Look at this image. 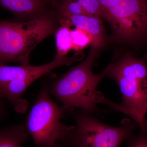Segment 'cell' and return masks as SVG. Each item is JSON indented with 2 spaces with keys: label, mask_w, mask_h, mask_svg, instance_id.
I'll use <instances>...</instances> for the list:
<instances>
[{
  "label": "cell",
  "mask_w": 147,
  "mask_h": 147,
  "mask_svg": "<svg viewBox=\"0 0 147 147\" xmlns=\"http://www.w3.org/2000/svg\"><path fill=\"white\" fill-rule=\"evenodd\" d=\"M98 47L91 45L86 58L70 68L50 86V95L60 101L67 113L74 108L91 114L99 112L94 98L98 84L106 74L110 64L101 73L95 74L92 67L98 52Z\"/></svg>",
  "instance_id": "cell-1"
},
{
  "label": "cell",
  "mask_w": 147,
  "mask_h": 147,
  "mask_svg": "<svg viewBox=\"0 0 147 147\" xmlns=\"http://www.w3.org/2000/svg\"><path fill=\"white\" fill-rule=\"evenodd\" d=\"M60 26L54 9L47 15L25 22L0 19V64L30 65L32 50Z\"/></svg>",
  "instance_id": "cell-2"
},
{
  "label": "cell",
  "mask_w": 147,
  "mask_h": 147,
  "mask_svg": "<svg viewBox=\"0 0 147 147\" xmlns=\"http://www.w3.org/2000/svg\"><path fill=\"white\" fill-rule=\"evenodd\" d=\"M50 86L46 83L42 84L24 123L36 147H56L74 127L61 122L67 113L51 99Z\"/></svg>",
  "instance_id": "cell-3"
},
{
  "label": "cell",
  "mask_w": 147,
  "mask_h": 147,
  "mask_svg": "<svg viewBox=\"0 0 147 147\" xmlns=\"http://www.w3.org/2000/svg\"><path fill=\"white\" fill-rule=\"evenodd\" d=\"M71 113L76 126L62 142L69 147H120L138 125L135 122L124 119L120 126H111L79 109Z\"/></svg>",
  "instance_id": "cell-4"
},
{
  "label": "cell",
  "mask_w": 147,
  "mask_h": 147,
  "mask_svg": "<svg viewBox=\"0 0 147 147\" xmlns=\"http://www.w3.org/2000/svg\"><path fill=\"white\" fill-rule=\"evenodd\" d=\"M81 59L79 54L69 57L57 54L51 62L42 65L9 66L0 64V98L8 100L16 112L25 113L29 103L21 96L32 84L53 69L70 65Z\"/></svg>",
  "instance_id": "cell-5"
},
{
  "label": "cell",
  "mask_w": 147,
  "mask_h": 147,
  "mask_svg": "<svg viewBox=\"0 0 147 147\" xmlns=\"http://www.w3.org/2000/svg\"><path fill=\"white\" fill-rule=\"evenodd\" d=\"M106 76L117 82L122 96L121 105L110 101L111 108L130 117L147 103V67L143 61L127 55L110 64Z\"/></svg>",
  "instance_id": "cell-6"
},
{
  "label": "cell",
  "mask_w": 147,
  "mask_h": 147,
  "mask_svg": "<svg viewBox=\"0 0 147 147\" xmlns=\"http://www.w3.org/2000/svg\"><path fill=\"white\" fill-rule=\"evenodd\" d=\"M118 39L134 42L147 34V5L144 0H119L107 12Z\"/></svg>",
  "instance_id": "cell-7"
},
{
  "label": "cell",
  "mask_w": 147,
  "mask_h": 147,
  "mask_svg": "<svg viewBox=\"0 0 147 147\" xmlns=\"http://www.w3.org/2000/svg\"><path fill=\"white\" fill-rule=\"evenodd\" d=\"M55 12L60 26H74L84 30L91 37V45L99 48L104 45L105 32L101 18L93 15H72L55 11Z\"/></svg>",
  "instance_id": "cell-8"
},
{
  "label": "cell",
  "mask_w": 147,
  "mask_h": 147,
  "mask_svg": "<svg viewBox=\"0 0 147 147\" xmlns=\"http://www.w3.org/2000/svg\"><path fill=\"white\" fill-rule=\"evenodd\" d=\"M0 6L11 12L12 21L25 22L45 16L53 9V4L41 0H0Z\"/></svg>",
  "instance_id": "cell-9"
},
{
  "label": "cell",
  "mask_w": 147,
  "mask_h": 147,
  "mask_svg": "<svg viewBox=\"0 0 147 147\" xmlns=\"http://www.w3.org/2000/svg\"><path fill=\"white\" fill-rule=\"evenodd\" d=\"M30 135L24 123L8 125L0 129V147H25Z\"/></svg>",
  "instance_id": "cell-10"
},
{
  "label": "cell",
  "mask_w": 147,
  "mask_h": 147,
  "mask_svg": "<svg viewBox=\"0 0 147 147\" xmlns=\"http://www.w3.org/2000/svg\"><path fill=\"white\" fill-rule=\"evenodd\" d=\"M71 31L70 27L60 26L55 33L57 54L58 55L66 56L69 52L73 50Z\"/></svg>",
  "instance_id": "cell-11"
},
{
  "label": "cell",
  "mask_w": 147,
  "mask_h": 147,
  "mask_svg": "<svg viewBox=\"0 0 147 147\" xmlns=\"http://www.w3.org/2000/svg\"><path fill=\"white\" fill-rule=\"evenodd\" d=\"M87 15L97 16L105 20L108 19L107 14L102 9L97 0H75Z\"/></svg>",
  "instance_id": "cell-12"
},
{
  "label": "cell",
  "mask_w": 147,
  "mask_h": 147,
  "mask_svg": "<svg viewBox=\"0 0 147 147\" xmlns=\"http://www.w3.org/2000/svg\"><path fill=\"white\" fill-rule=\"evenodd\" d=\"M71 36L73 44V50L79 51L92 43L91 37L87 32L75 28L71 30Z\"/></svg>",
  "instance_id": "cell-13"
},
{
  "label": "cell",
  "mask_w": 147,
  "mask_h": 147,
  "mask_svg": "<svg viewBox=\"0 0 147 147\" xmlns=\"http://www.w3.org/2000/svg\"><path fill=\"white\" fill-rule=\"evenodd\" d=\"M129 138L127 147H147V131L141 130L138 136Z\"/></svg>",
  "instance_id": "cell-14"
},
{
  "label": "cell",
  "mask_w": 147,
  "mask_h": 147,
  "mask_svg": "<svg viewBox=\"0 0 147 147\" xmlns=\"http://www.w3.org/2000/svg\"><path fill=\"white\" fill-rule=\"evenodd\" d=\"M102 9L107 14L108 10L119 0H97ZM108 17V16H107Z\"/></svg>",
  "instance_id": "cell-15"
},
{
  "label": "cell",
  "mask_w": 147,
  "mask_h": 147,
  "mask_svg": "<svg viewBox=\"0 0 147 147\" xmlns=\"http://www.w3.org/2000/svg\"><path fill=\"white\" fill-rule=\"evenodd\" d=\"M6 104L4 99L0 98V120L5 117L6 114Z\"/></svg>",
  "instance_id": "cell-16"
},
{
  "label": "cell",
  "mask_w": 147,
  "mask_h": 147,
  "mask_svg": "<svg viewBox=\"0 0 147 147\" xmlns=\"http://www.w3.org/2000/svg\"><path fill=\"white\" fill-rule=\"evenodd\" d=\"M55 147H69L63 144L61 142H58L57 143V146Z\"/></svg>",
  "instance_id": "cell-17"
},
{
  "label": "cell",
  "mask_w": 147,
  "mask_h": 147,
  "mask_svg": "<svg viewBox=\"0 0 147 147\" xmlns=\"http://www.w3.org/2000/svg\"><path fill=\"white\" fill-rule=\"evenodd\" d=\"M44 2L48 3H53L56 0H41Z\"/></svg>",
  "instance_id": "cell-18"
},
{
  "label": "cell",
  "mask_w": 147,
  "mask_h": 147,
  "mask_svg": "<svg viewBox=\"0 0 147 147\" xmlns=\"http://www.w3.org/2000/svg\"><path fill=\"white\" fill-rule=\"evenodd\" d=\"M145 2H146V5H147V0H144Z\"/></svg>",
  "instance_id": "cell-19"
}]
</instances>
